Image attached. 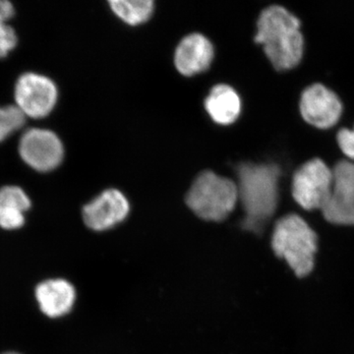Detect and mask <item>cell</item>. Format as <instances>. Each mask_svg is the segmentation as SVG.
Here are the masks:
<instances>
[{
  "instance_id": "cell-10",
  "label": "cell",
  "mask_w": 354,
  "mask_h": 354,
  "mask_svg": "<svg viewBox=\"0 0 354 354\" xmlns=\"http://www.w3.org/2000/svg\"><path fill=\"white\" fill-rule=\"evenodd\" d=\"M129 209V203L120 190L108 189L84 207V223L91 230L102 232L124 221Z\"/></svg>"
},
{
  "instance_id": "cell-8",
  "label": "cell",
  "mask_w": 354,
  "mask_h": 354,
  "mask_svg": "<svg viewBox=\"0 0 354 354\" xmlns=\"http://www.w3.org/2000/svg\"><path fill=\"white\" fill-rule=\"evenodd\" d=\"M300 113L312 127L329 129L339 122L342 113V102L334 91L321 83L305 88L300 97Z\"/></svg>"
},
{
  "instance_id": "cell-16",
  "label": "cell",
  "mask_w": 354,
  "mask_h": 354,
  "mask_svg": "<svg viewBox=\"0 0 354 354\" xmlns=\"http://www.w3.org/2000/svg\"><path fill=\"white\" fill-rule=\"evenodd\" d=\"M14 7L7 0H0V58L6 57L17 44V36L13 28L7 24L12 17Z\"/></svg>"
},
{
  "instance_id": "cell-4",
  "label": "cell",
  "mask_w": 354,
  "mask_h": 354,
  "mask_svg": "<svg viewBox=\"0 0 354 354\" xmlns=\"http://www.w3.org/2000/svg\"><path fill=\"white\" fill-rule=\"evenodd\" d=\"M185 200L191 211L203 220L221 221L234 211L239 189L232 179L206 171L195 179Z\"/></svg>"
},
{
  "instance_id": "cell-1",
  "label": "cell",
  "mask_w": 354,
  "mask_h": 354,
  "mask_svg": "<svg viewBox=\"0 0 354 354\" xmlns=\"http://www.w3.org/2000/svg\"><path fill=\"white\" fill-rule=\"evenodd\" d=\"M236 172L239 200L246 214L242 227L259 234L278 207L281 169L274 164L241 162Z\"/></svg>"
},
{
  "instance_id": "cell-12",
  "label": "cell",
  "mask_w": 354,
  "mask_h": 354,
  "mask_svg": "<svg viewBox=\"0 0 354 354\" xmlns=\"http://www.w3.org/2000/svg\"><path fill=\"white\" fill-rule=\"evenodd\" d=\"M73 286L64 279H48L36 288V298L39 308L50 318H57L68 313L75 301Z\"/></svg>"
},
{
  "instance_id": "cell-6",
  "label": "cell",
  "mask_w": 354,
  "mask_h": 354,
  "mask_svg": "<svg viewBox=\"0 0 354 354\" xmlns=\"http://www.w3.org/2000/svg\"><path fill=\"white\" fill-rule=\"evenodd\" d=\"M329 199L321 209L333 225H354V162L342 160L335 165Z\"/></svg>"
},
{
  "instance_id": "cell-3",
  "label": "cell",
  "mask_w": 354,
  "mask_h": 354,
  "mask_svg": "<svg viewBox=\"0 0 354 354\" xmlns=\"http://www.w3.org/2000/svg\"><path fill=\"white\" fill-rule=\"evenodd\" d=\"M272 247L274 254L286 261L298 278H304L313 271L318 237L301 216L290 214L277 221Z\"/></svg>"
},
{
  "instance_id": "cell-7",
  "label": "cell",
  "mask_w": 354,
  "mask_h": 354,
  "mask_svg": "<svg viewBox=\"0 0 354 354\" xmlns=\"http://www.w3.org/2000/svg\"><path fill=\"white\" fill-rule=\"evenodd\" d=\"M57 100V86L48 77L25 73L16 83V106L26 118H44L55 108Z\"/></svg>"
},
{
  "instance_id": "cell-9",
  "label": "cell",
  "mask_w": 354,
  "mask_h": 354,
  "mask_svg": "<svg viewBox=\"0 0 354 354\" xmlns=\"http://www.w3.org/2000/svg\"><path fill=\"white\" fill-rule=\"evenodd\" d=\"M19 153L23 160L39 171H50L64 158V146L57 135L50 130L32 128L20 140Z\"/></svg>"
},
{
  "instance_id": "cell-19",
  "label": "cell",
  "mask_w": 354,
  "mask_h": 354,
  "mask_svg": "<svg viewBox=\"0 0 354 354\" xmlns=\"http://www.w3.org/2000/svg\"><path fill=\"white\" fill-rule=\"evenodd\" d=\"M3 354H19V353H3Z\"/></svg>"
},
{
  "instance_id": "cell-11",
  "label": "cell",
  "mask_w": 354,
  "mask_h": 354,
  "mask_svg": "<svg viewBox=\"0 0 354 354\" xmlns=\"http://www.w3.org/2000/svg\"><path fill=\"white\" fill-rule=\"evenodd\" d=\"M214 59V46L204 35L193 32L181 39L174 55L177 70L193 76L209 68Z\"/></svg>"
},
{
  "instance_id": "cell-17",
  "label": "cell",
  "mask_w": 354,
  "mask_h": 354,
  "mask_svg": "<svg viewBox=\"0 0 354 354\" xmlns=\"http://www.w3.org/2000/svg\"><path fill=\"white\" fill-rule=\"evenodd\" d=\"M26 115L16 106L0 108V142L25 124Z\"/></svg>"
},
{
  "instance_id": "cell-5",
  "label": "cell",
  "mask_w": 354,
  "mask_h": 354,
  "mask_svg": "<svg viewBox=\"0 0 354 354\" xmlns=\"http://www.w3.org/2000/svg\"><path fill=\"white\" fill-rule=\"evenodd\" d=\"M333 171L319 158H311L293 174L292 197L306 211L322 209L330 194Z\"/></svg>"
},
{
  "instance_id": "cell-2",
  "label": "cell",
  "mask_w": 354,
  "mask_h": 354,
  "mask_svg": "<svg viewBox=\"0 0 354 354\" xmlns=\"http://www.w3.org/2000/svg\"><path fill=\"white\" fill-rule=\"evenodd\" d=\"M301 22L286 7L272 6L261 12L256 43L262 44L270 62L279 71L295 68L304 53Z\"/></svg>"
},
{
  "instance_id": "cell-18",
  "label": "cell",
  "mask_w": 354,
  "mask_h": 354,
  "mask_svg": "<svg viewBox=\"0 0 354 354\" xmlns=\"http://www.w3.org/2000/svg\"><path fill=\"white\" fill-rule=\"evenodd\" d=\"M337 140L342 152L351 160H354V129L342 128L337 132Z\"/></svg>"
},
{
  "instance_id": "cell-15",
  "label": "cell",
  "mask_w": 354,
  "mask_h": 354,
  "mask_svg": "<svg viewBox=\"0 0 354 354\" xmlns=\"http://www.w3.org/2000/svg\"><path fill=\"white\" fill-rule=\"evenodd\" d=\"M109 6L116 16L129 25L146 22L152 16V0H113Z\"/></svg>"
},
{
  "instance_id": "cell-13",
  "label": "cell",
  "mask_w": 354,
  "mask_h": 354,
  "mask_svg": "<svg viewBox=\"0 0 354 354\" xmlns=\"http://www.w3.org/2000/svg\"><path fill=\"white\" fill-rule=\"evenodd\" d=\"M205 108L218 124H232L241 113V100L234 88L221 84L209 93L205 100Z\"/></svg>"
},
{
  "instance_id": "cell-14",
  "label": "cell",
  "mask_w": 354,
  "mask_h": 354,
  "mask_svg": "<svg viewBox=\"0 0 354 354\" xmlns=\"http://www.w3.org/2000/svg\"><path fill=\"white\" fill-rule=\"evenodd\" d=\"M31 207V201L24 191L16 186L0 189V227L17 230L25 223L24 212Z\"/></svg>"
}]
</instances>
